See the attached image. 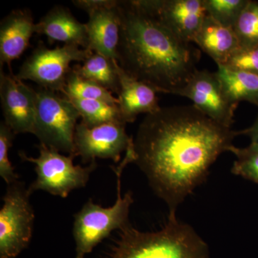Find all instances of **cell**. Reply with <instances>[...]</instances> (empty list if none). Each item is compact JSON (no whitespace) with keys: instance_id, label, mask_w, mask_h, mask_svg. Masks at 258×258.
I'll return each mask as SVG.
<instances>
[{"instance_id":"obj_23","label":"cell","mask_w":258,"mask_h":258,"mask_svg":"<svg viewBox=\"0 0 258 258\" xmlns=\"http://www.w3.org/2000/svg\"><path fill=\"white\" fill-rule=\"evenodd\" d=\"M229 152L235 156L231 172L258 184V148L249 145L244 148L232 146Z\"/></svg>"},{"instance_id":"obj_8","label":"cell","mask_w":258,"mask_h":258,"mask_svg":"<svg viewBox=\"0 0 258 258\" xmlns=\"http://www.w3.org/2000/svg\"><path fill=\"white\" fill-rule=\"evenodd\" d=\"M80 47L63 45L49 49L40 42L22 64L15 77L22 81H33L44 89L63 93L66 80L72 70L70 66L71 62H84L93 53L88 49Z\"/></svg>"},{"instance_id":"obj_16","label":"cell","mask_w":258,"mask_h":258,"mask_svg":"<svg viewBox=\"0 0 258 258\" xmlns=\"http://www.w3.org/2000/svg\"><path fill=\"white\" fill-rule=\"evenodd\" d=\"M117 69L120 80L118 106L125 123H133L141 113L147 115L160 109L155 89L131 77L118 64Z\"/></svg>"},{"instance_id":"obj_3","label":"cell","mask_w":258,"mask_h":258,"mask_svg":"<svg viewBox=\"0 0 258 258\" xmlns=\"http://www.w3.org/2000/svg\"><path fill=\"white\" fill-rule=\"evenodd\" d=\"M108 258H210V248L189 224L169 212L160 230L142 232L128 225Z\"/></svg>"},{"instance_id":"obj_26","label":"cell","mask_w":258,"mask_h":258,"mask_svg":"<svg viewBox=\"0 0 258 258\" xmlns=\"http://www.w3.org/2000/svg\"><path fill=\"white\" fill-rule=\"evenodd\" d=\"M220 66L232 71L258 74V46L240 47L224 66Z\"/></svg>"},{"instance_id":"obj_1","label":"cell","mask_w":258,"mask_h":258,"mask_svg":"<svg viewBox=\"0 0 258 258\" xmlns=\"http://www.w3.org/2000/svg\"><path fill=\"white\" fill-rule=\"evenodd\" d=\"M240 135L241 131L219 124L194 105L161 108L139 125L133 163L169 212H176Z\"/></svg>"},{"instance_id":"obj_2","label":"cell","mask_w":258,"mask_h":258,"mask_svg":"<svg viewBox=\"0 0 258 258\" xmlns=\"http://www.w3.org/2000/svg\"><path fill=\"white\" fill-rule=\"evenodd\" d=\"M117 62L158 93L174 95L197 71L200 52L176 36L137 0L119 1Z\"/></svg>"},{"instance_id":"obj_27","label":"cell","mask_w":258,"mask_h":258,"mask_svg":"<svg viewBox=\"0 0 258 258\" xmlns=\"http://www.w3.org/2000/svg\"><path fill=\"white\" fill-rule=\"evenodd\" d=\"M242 135L248 136L250 139V145L258 148V115L255 121L252 126L241 130Z\"/></svg>"},{"instance_id":"obj_12","label":"cell","mask_w":258,"mask_h":258,"mask_svg":"<svg viewBox=\"0 0 258 258\" xmlns=\"http://www.w3.org/2000/svg\"><path fill=\"white\" fill-rule=\"evenodd\" d=\"M0 99L4 122L15 135L33 134L36 116V92L15 77L0 72Z\"/></svg>"},{"instance_id":"obj_24","label":"cell","mask_w":258,"mask_h":258,"mask_svg":"<svg viewBox=\"0 0 258 258\" xmlns=\"http://www.w3.org/2000/svg\"><path fill=\"white\" fill-rule=\"evenodd\" d=\"M249 0H204L209 16L219 23L233 28Z\"/></svg>"},{"instance_id":"obj_22","label":"cell","mask_w":258,"mask_h":258,"mask_svg":"<svg viewBox=\"0 0 258 258\" xmlns=\"http://www.w3.org/2000/svg\"><path fill=\"white\" fill-rule=\"evenodd\" d=\"M240 47L258 46V2L249 0L233 27Z\"/></svg>"},{"instance_id":"obj_17","label":"cell","mask_w":258,"mask_h":258,"mask_svg":"<svg viewBox=\"0 0 258 258\" xmlns=\"http://www.w3.org/2000/svg\"><path fill=\"white\" fill-rule=\"evenodd\" d=\"M194 42L211 57L217 66H224L240 47L233 28L224 26L208 15Z\"/></svg>"},{"instance_id":"obj_9","label":"cell","mask_w":258,"mask_h":258,"mask_svg":"<svg viewBox=\"0 0 258 258\" xmlns=\"http://www.w3.org/2000/svg\"><path fill=\"white\" fill-rule=\"evenodd\" d=\"M174 95L186 97L204 114L219 124L231 128L238 103L225 91L217 72L197 70Z\"/></svg>"},{"instance_id":"obj_18","label":"cell","mask_w":258,"mask_h":258,"mask_svg":"<svg viewBox=\"0 0 258 258\" xmlns=\"http://www.w3.org/2000/svg\"><path fill=\"white\" fill-rule=\"evenodd\" d=\"M117 67L116 60L93 52L83 64H75L72 70L83 79L98 83L111 93L118 95L120 80Z\"/></svg>"},{"instance_id":"obj_4","label":"cell","mask_w":258,"mask_h":258,"mask_svg":"<svg viewBox=\"0 0 258 258\" xmlns=\"http://www.w3.org/2000/svg\"><path fill=\"white\" fill-rule=\"evenodd\" d=\"M134 152L129 149L116 167H112L116 176V200L109 208L88 200L74 215L73 235L76 243V257L85 258L100 242L111 235L113 231L121 230L128 225L129 213L134 203L133 194L127 191L121 195V176L125 166L134 162Z\"/></svg>"},{"instance_id":"obj_11","label":"cell","mask_w":258,"mask_h":258,"mask_svg":"<svg viewBox=\"0 0 258 258\" xmlns=\"http://www.w3.org/2000/svg\"><path fill=\"white\" fill-rule=\"evenodd\" d=\"M176 37L194 42L208 15L204 0H137Z\"/></svg>"},{"instance_id":"obj_13","label":"cell","mask_w":258,"mask_h":258,"mask_svg":"<svg viewBox=\"0 0 258 258\" xmlns=\"http://www.w3.org/2000/svg\"><path fill=\"white\" fill-rule=\"evenodd\" d=\"M118 3L109 0L104 6L91 10L88 13V21L86 23L88 50L115 60L120 33Z\"/></svg>"},{"instance_id":"obj_15","label":"cell","mask_w":258,"mask_h":258,"mask_svg":"<svg viewBox=\"0 0 258 258\" xmlns=\"http://www.w3.org/2000/svg\"><path fill=\"white\" fill-rule=\"evenodd\" d=\"M35 33L45 35L52 44L63 42L88 48V37L86 24L81 23L64 7H54L35 24Z\"/></svg>"},{"instance_id":"obj_20","label":"cell","mask_w":258,"mask_h":258,"mask_svg":"<svg viewBox=\"0 0 258 258\" xmlns=\"http://www.w3.org/2000/svg\"><path fill=\"white\" fill-rule=\"evenodd\" d=\"M68 98L79 111L82 118L81 122L88 127L98 126L109 123H125L122 119L118 105L109 104L95 100Z\"/></svg>"},{"instance_id":"obj_19","label":"cell","mask_w":258,"mask_h":258,"mask_svg":"<svg viewBox=\"0 0 258 258\" xmlns=\"http://www.w3.org/2000/svg\"><path fill=\"white\" fill-rule=\"evenodd\" d=\"M217 74L225 91L235 102L248 101L258 106V74L232 71L217 66Z\"/></svg>"},{"instance_id":"obj_21","label":"cell","mask_w":258,"mask_h":258,"mask_svg":"<svg viewBox=\"0 0 258 258\" xmlns=\"http://www.w3.org/2000/svg\"><path fill=\"white\" fill-rule=\"evenodd\" d=\"M63 94L68 98L95 100L112 105H118V98L111 91L90 80L83 79L71 70L66 80Z\"/></svg>"},{"instance_id":"obj_5","label":"cell","mask_w":258,"mask_h":258,"mask_svg":"<svg viewBox=\"0 0 258 258\" xmlns=\"http://www.w3.org/2000/svg\"><path fill=\"white\" fill-rule=\"evenodd\" d=\"M36 92L34 135L40 144L76 158L75 133L81 115L67 97L40 88Z\"/></svg>"},{"instance_id":"obj_14","label":"cell","mask_w":258,"mask_h":258,"mask_svg":"<svg viewBox=\"0 0 258 258\" xmlns=\"http://www.w3.org/2000/svg\"><path fill=\"white\" fill-rule=\"evenodd\" d=\"M35 32V24L28 10H13L0 24V69L20 57L30 45Z\"/></svg>"},{"instance_id":"obj_7","label":"cell","mask_w":258,"mask_h":258,"mask_svg":"<svg viewBox=\"0 0 258 258\" xmlns=\"http://www.w3.org/2000/svg\"><path fill=\"white\" fill-rule=\"evenodd\" d=\"M30 195L20 180L8 185L0 209V258H16L30 244L35 221Z\"/></svg>"},{"instance_id":"obj_10","label":"cell","mask_w":258,"mask_h":258,"mask_svg":"<svg viewBox=\"0 0 258 258\" xmlns=\"http://www.w3.org/2000/svg\"><path fill=\"white\" fill-rule=\"evenodd\" d=\"M125 123H109L88 127L81 122L75 133L76 157L81 158L84 164L96 161V159L120 161L121 154L133 147L134 139L125 132Z\"/></svg>"},{"instance_id":"obj_25","label":"cell","mask_w":258,"mask_h":258,"mask_svg":"<svg viewBox=\"0 0 258 258\" xmlns=\"http://www.w3.org/2000/svg\"><path fill=\"white\" fill-rule=\"evenodd\" d=\"M15 134L4 121L0 123V176L7 184L18 181V174L10 160V148L13 147Z\"/></svg>"},{"instance_id":"obj_6","label":"cell","mask_w":258,"mask_h":258,"mask_svg":"<svg viewBox=\"0 0 258 258\" xmlns=\"http://www.w3.org/2000/svg\"><path fill=\"white\" fill-rule=\"evenodd\" d=\"M38 157H28L23 152H19L23 161L35 165L36 179L28 186L30 194L42 190L54 195L66 198L75 189L85 187L90 176L96 170V161L82 166L75 165L74 157L64 155L55 149L39 144Z\"/></svg>"}]
</instances>
